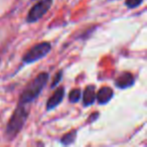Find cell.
I'll return each mask as SVG.
<instances>
[{"mask_svg": "<svg viewBox=\"0 0 147 147\" xmlns=\"http://www.w3.org/2000/svg\"><path fill=\"white\" fill-rule=\"evenodd\" d=\"M29 114L28 104H18L9 119L6 127V137L8 140H12L23 128Z\"/></svg>", "mask_w": 147, "mask_h": 147, "instance_id": "obj_1", "label": "cell"}, {"mask_svg": "<svg viewBox=\"0 0 147 147\" xmlns=\"http://www.w3.org/2000/svg\"><path fill=\"white\" fill-rule=\"evenodd\" d=\"M49 81V74L40 73L26 86L19 97L18 104H30L35 100Z\"/></svg>", "mask_w": 147, "mask_h": 147, "instance_id": "obj_2", "label": "cell"}, {"mask_svg": "<svg viewBox=\"0 0 147 147\" xmlns=\"http://www.w3.org/2000/svg\"><path fill=\"white\" fill-rule=\"evenodd\" d=\"M51 45L49 42H40L33 45L22 57L24 63H32L45 57L51 51Z\"/></svg>", "mask_w": 147, "mask_h": 147, "instance_id": "obj_3", "label": "cell"}, {"mask_svg": "<svg viewBox=\"0 0 147 147\" xmlns=\"http://www.w3.org/2000/svg\"><path fill=\"white\" fill-rule=\"evenodd\" d=\"M51 5H53V0H40L30 8L26 16V21L28 23H33L39 20L41 17L47 14V11L51 9Z\"/></svg>", "mask_w": 147, "mask_h": 147, "instance_id": "obj_4", "label": "cell"}, {"mask_svg": "<svg viewBox=\"0 0 147 147\" xmlns=\"http://www.w3.org/2000/svg\"><path fill=\"white\" fill-rule=\"evenodd\" d=\"M63 96H65V88L63 87H59L57 90L53 92V94L49 97V99L47 100V110H53L59 104H61V101L63 99Z\"/></svg>", "mask_w": 147, "mask_h": 147, "instance_id": "obj_5", "label": "cell"}, {"mask_svg": "<svg viewBox=\"0 0 147 147\" xmlns=\"http://www.w3.org/2000/svg\"><path fill=\"white\" fill-rule=\"evenodd\" d=\"M135 79L132 74L130 73H123L115 80V85L119 89H127L130 88L134 85Z\"/></svg>", "mask_w": 147, "mask_h": 147, "instance_id": "obj_6", "label": "cell"}, {"mask_svg": "<svg viewBox=\"0 0 147 147\" xmlns=\"http://www.w3.org/2000/svg\"><path fill=\"white\" fill-rule=\"evenodd\" d=\"M113 96H114V92H113V90L110 87H102V88L99 90L96 98L99 104L105 105L110 102L111 99L113 98Z\"/></svg>", "mask_w": 147, "mask_h": 147, "instance_id": "obj_7", "label": "cell"}, {"mask_svg": "<svg viewBox=\"0 0 147 147\" xmlns=\"http://www.w3.org/2000/svg\"><path fill=\"white\" fill-rule=\"evenodd\" d=\"M95 100H96V88L93 85L88 86L84 91V95H83V105L85 107H88L90 105L94 104Z\"/></svg>", "mask_w": 147, "mask_h": 147, "instance_id": "obj_8", "label": "cell"}, {"mask_svg": "<svg viewBox=\"0 0 147 147\" xmlns=\"http://www.w3.org/2000/svg\"><path fill=\"white\" fill-rule=\"evenodd\" d=\"M77 138V131L76 130H71V132L67 133L65 135H63L61 139V142L63 145H71V143L75 142Z\"/></svg>", "mask_w": 147, "mask_h": 147, "instance_id": "obj_9", "label": "cell"}, {"mask_svg": "<svg viewBox=\"0 0 147 147\" xmlns=\"http://www.w3.org/2000/svg\"><path fill=\"white\" fill-rule=\"evenodd\" d=\"M81 96L82 94H81L80 89H73L69 94V101L71 103H77L80 101Z\"/></svg>", "mask_w": 147, "mask_h": 147, "instance_id": "obj_10", "label": "cell"}, {"mask_svg": "<svg viewBox=\"0 0 147 147\" xmlns=\"http://www.w3.org/2000/svg\"><path fill=\"white\" fill-rule=\"evenodd\" d=\"M143 2V0H126L125 1V4L128 8H136L137 6L141 4Z\"/></svg>", "mask_w": 147, "mask_h": 147, "instance_id": "obj_11", "label": "cell"}, {"mask_svg": "<svg viewBox=\"0 0 147 147\" xmlns=\"http://www.w3.org/2000/svg\"><path fill=\"white\" fill-rule=\"evenodd\" d=\"M61 77H63V71H57V73L55 74V78H53V84H51V88H55V87L57 86L59 82H61Z\"/></svg>", "mask_w": 147, "mask_h": 147, "instance_id": "obj_12", "label": "cell"}, {"mask_svg": "<svg viewBox=\"0 0 147 147\" xmlns=\"http://www.w3.org/2000/svg\"><path fill=\"white\" fill-rule=\"evenodd\" d=\"M93 115V116L92 117H91L90 116V118H89V120L88 121H91V122H93V121H94V120H96V119L97 118H98V117H99V113H94V114H92Z\"/></svg>", "mask_w": 147, "mask_h": 147, "instance_id": "obj_13", "label": "cell"}]
</instances>
